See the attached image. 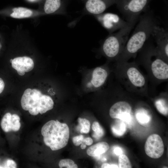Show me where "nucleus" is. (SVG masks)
Listing matches in <instances>:
<instances>
[{"label": "nucleus", "mask_w": 168, "mask_h": 168, "mask_svg": "<svg viewBox=\"0 0 168 168\" xmlns=\"http://www.w3.org/2000/svg\"><path fill=\"white\" fill-rule=\"evenodd\" d=\"M43 94L37 89L28 88L25 90L21 99V105L22 109L29 111L33 115L39 113L40 99Z\"/></svg>", "instance_id": "8"}, {"label": "nucleus", "mask_w": 168, "mask_h": 168, "mask_svg": "<svg viewBox=\"0 0 168 168\" xmlns=\"http://www.w3.org/2000/svg\"><path fill=\"white\" fill-rule=\"evenodd\" d=\"M78 122L81 126L80 133H88L90 129V122L86 119L78 118Z\"/></svg>", "instance_id": "24"}, {"label": "nucleus", "mask_w": 168, "mask_h": 168, "mask_svg": "<svg viewBox=\"0 0 168 168\" xmlns=\"http://www.w3.org/2000/svg\"><path fill=\"white\" fill-rule=\"evenodd\" d=\"M60 168H77L78 166L72 160L66 159L61 160L58 164Z\"/></svg>", "instance_id": "26"}, {"label": "nucleus", "mask_w": 168, "mask_h": 168, "mask_svg": "<svg viewBox=\"0 0 168 168\" xmlns=\"http://www.w3.org/2000/svg\"><path fill=\"white\" fill-rule=\"evenodd\" d=\"M151 0H116L119 12L128 22L139 19L141 14L147 10Z\"/></svg>", "instance_id": "6"}, {"label": "nucleus", "mask_w": 168, "mask_h": 168, "mask_svg": "<svg viewBox=\"0 0 168 168\" xmlns=\"http://www.w3.org/2000/svg\"><path fill=\"white\" fill-rule=\"evenodd\" d=\"M134 116L139 123L144 126L148 125L152 119L150 111L148 109L142 106L138 107L137 108Z\"/></svg>", "instance_id": "16"}, {"label": "nucleus", "mask_w": 168, "mask_h": 168, "mask_svg": "<svg viewBox=\"0 0 168 168\" xmlns=\"http://www.w3.org/2000/svg\"><path fill=\"white\" fill-rule=\"evenodd\" d=\"M84 136L82 135L74 137L72 138V142L76 146H79L83 142Z\"/></svg>", "instance_id": "27"}, {"label": "nucleus", "mask_w": 168, "mask_h": 168, "mask_svg": "<svg viewBox=\"0 0 168 168\" xmlns=\"http://www.w3.org/2000/svg\"><path fill=\"white\" fill-rule=\"evenodd\" d=\"M140 50L139 62L147 70L151 80L156 83L167 81L168 60L159 54L155 46L151 44L147 45L145 43Z\"/></svg>", "instance_id": "3"}, {"label": "nucleus", "mask_w": 168, "mask_h": 168, "mask_svg": "<svg viewBox=\"0 0 168 168\" xmlns=\"http://www.w3.org/2000/svg\"><path fill=\"white\" fill-rule=\"evenodd\" d=\"M109 113L111 118L121 120L128 127L131 126L133 112L132 105L128 102L124 100L117 101L110 107Z\"/></svg>", "instance_id": "7"}, {"label": "nucleus", "mask_w": 168, "mask_h": 168, "mask_svg": "<svg viewBox=\"0 0 168 168\" xmlns=\"http://www.w3.org/2000/svg\"><path fill=\"white\" fill-rule=\"evenodd\" d=\"M154 105L160 113L164 115H168V107L166 99L163 97H160L155 100Z\"/></svg>", "instance_id": "21"}, {"label": "nucleus", "mask_w": 168, "mask_h": 168, "mask_svg": "<svg viewBox=\"0 0 168 168\" xmlns=\"http://www.w3.org/2000/svg\"><path fill=\"white\" fill-rule=\"evenodd\" d=\"M12 67L17 71L19 75L23 76L25 72H30L34 67V63L30 58L24 56L18 57L12 60Z\"/></svg>", "instance_id": "13"}, {"label": "nucleus", "mask_w": 168, "mask_h": 168, "mask_svg": "<svg viewBox=\"0 0 168 168\" xmlns=\"http://www.w3.org/2000/svg\"><path fill=\"white\" fill-rule=\"evenodd\" d=\"M61 0H46L44 10L46 14H52L58 11L61 7Z\"/></svg>", "instance_id": "19"}, {"label": "nucleus", "mask_w": 168, "mask_h": 168, "mask_svg": "<svg viewBox=\"0 0 168 168\" xmlns=\"http://www.w3.org/2000/svg\"><path fill=\"white\" fill-rule=\"evenodd\" d=\"M86 147V145L84 142H82L81 144V148L82 149H84Z\"/></svg>", "instance_id": "33"}, {"label": "nucleus", "mask_w": 168, "mask_h": 168, "mask_svg": "<svg viewBox=\"0 0 168 168\" xmlns=\"http://www.w3.org/2000/svg\"><path fill=\"white\" fill-rule=\"evenodd\" d=\"M94 16L110 34L120 30L128 23L124 21L117 15L113 13H103Z\"/></svg>", "instance_id": "9"}, {"label": "nucleus", "mask_w": 168, "mask_h": 168, "mask_svg": "<svg viewBox=\"0 0 168 168\" xmlns=\"http://www.w3.org/2000/svg\"><path fill=\"white\" fill-rule=\"evenodd\" d=\"M12 60H13V59H11V60H10V62H11V63H12Z\"/></svg>", "instance_id": "34"}, {"label": "nucleus", "mask_w": 168, "mask_h": 168, "mask_svg": "<svg viewBox=\"0 0 168 168\" xmlns=\"http://www.w3.org/2000/svg\"><path fill=\"white\" fill-rule=\"evenodd\" d=\"M109 148L107 143L105 142H98L89 147L87 150V154L92 157H97L105 153Z\"/></svg>", "instance_id": "17"}, {"label": "nucleus", "mask_w": 168, "mask_h": 168, "mask_svg": "<svg viewBox=\"0 0 168 168\" xmlns=\"http://www.w3.org/2000/svg\"><path fill=\"white\" fill-rule=\"evenodd\" d=\"M164 145L161 137L158 135L153 134L147 138L145 145V150L149 157L154 159L161 157L164 152Z\"/></svg>", "instance_id": "11"}, {"label": "nucleus", "mask_w": 168, "mask_h": 168, "mask_svg": "<svg viewBox=\"0 0 168 168\" xmlns=\"http://www.w3.org/2000/svg\"><path fill=\"white\" fill-rule=\"evenodd\" d=\"M114 152L115 155L118 156L122 154L123 153L122 149L120 147L118 146L114 148Z\"/></svg>", "instance_id": "29"}, {"label": "nucleus", "mask_w": 168, "mask_h": 168, "mask_svg": "<svg viewBox=\"0 0 168 168\" xmlns=\"http://www.w3.org/2000/svg\"><path fill=\"white\" fill-rule=\"evenodd\" d=\"M82 142H84L86 145L89 146L92 144L93 141L91 138L90 137H87L84 138Z\"/></svg>", "instance_id": "31"}, {"label": "nucleus", "mask_w": 168, "mask_h": 168, "mask_svg": "<svg viewBox=\"0 0 168 168\" xmlns=\"http://www.w3.org/2000/svg\"><path fill=\"white\" fill-rule=\"evenodd\" d=\"M54 102L49 96L43 95L41 96L39 107V113L42 114L52 110L54 107Z\"/></svg>", "instance_id": "18"}, {"label": "nucleus", "mask_w": 168, "mask_h": 168, "mask_svg": "<svg viewBox=\"0 0 168 168\" xmlns=\"http://www.w3.org/2000/svg\"><path fill=\"white\" fill-rule=\"evenodd\" d=\"M102 168H119V166L115 164L110 165L108 163H105L103 164L101 166Z\"/></svg>", "instance_id": "30"}, {"label": "nucleus", "mask_w": 168, "mask_h": 168, "mask_svg": "<svg viewBox=\"0 0 168 168\" xmlns=\"http://www.w3.org/2000/svg\"><path fill=\"white\" fill-rule=\"evenodd\" d=\"M138 19L128 22L117 32L110 34L105 38L101 46L105 56L111 59H118L125 47L130 33Z\"/></svg>", "instance_id": "5"}, {"label": "nucleus", "mask_w": 168, "mask_h": 168, "mask_svg": "<svg viewBox=\"0 0 168 168\" xmlns=\"http://www.w3.org/2000/svg\"><path fill=\"white\" fill-rule=\"evenodd\" d=\"M151 35L156 43V49L159 54L166 59L168 58V33L166 29L156 25Z\"/></svg>", "instance_id": "10"}, {"label": "nucleus", "mask_w": 168, "mask_h": 168, "mask_svg": "<svg viewBox=\"0 0 168 168\" xmlns=\"http://www.w3.org/2000/svg\"><path fill=\"white\" fill-rule=\"evenodd\" d=\"M91 127L94 131V133L92 135L93 137L98 139L103 136L104 134V131L98 122L97 121L94 122Z\"/></svg>", "instance_id": "23"}, {"label": "nucleus", "mask_w": 168, "mask_h": 168, "mask_svg": "<svg viewBox=\"0 0 168 168\" xmlns=\"http://www.w3.org/2000/svg\"><path fill=\"white\" fill-rule=\"evenodd\" d=\"M118 81L127 90L139 94L148 92V79L135 62H117Z\"/></svg>", "instance_id": "2"}, {"label": "nucleus", "mask_w": 168, "mask_h": 168, "mask_svg": "<svg viewBox=\"0 0 168 168\" xmlns=\"http://www.w3.org/2000/svg\"><path fill=\"white\" fill-rule=\"evenodd\" d=\"M0 47H1V45H0Z\"/></svg>", "instance_id": "35"}, {"label": "nucleus", "mask_w": 168, "mask_h": 168, "mask_svg": "<svg viewBox=\"0 0 168 168\" xmlns=\"http://www.w3.org/2000/svg\"><path fill=\"white\" fill-rule=\"evenodd\" d=\"M108 76V72L105 68L96 67L92 72L91 82L92 86L96 88H100L104 84Z\"/></svg>", "instance_id": "14"}, {"label": "nucleus", "mask_w": 168, "mask_h": 168, "mask_svg": "<svg viewBox=\"0 0 168 168\" xmlns=\"http://www.w3.org/2000/svg\"><path fill=\"white\" fill-rule=\"evenodd\" d=\"M139 22L132 35L128 39L117 62H128L135 57L149 39L154 27L159 22L152 11L146 10L139 18Z\"/></svg>", "instance_id": "1"}, {"label": "nucleus", "mask_w": 168, "mask_h": 168, "mask_svg": "<svg viewBox=\"0 0 168 168\" xmlns=\"http://www.w3.org/2000/svg\"><path fill=\"white\" fill-rule=\"evenodd\" d=\"M11 116L12 114L10 113H7L4 115L1 121V127L5 132L12 131H17L20 128V120L12 118Z\"/></svg>", "instance_id": "15"}, {"label": "nucleus", "mask_w": 168, "mask_h": 168, "mask_svg": "<svg viewBox=\"0 0 168 168\" xmlns=\"http://www.w3.org/2000/svg\"><path fill=\"white\" fill-rule=\"evenodd\" d=\"M119 165L120 168H131L132 167L128 157L123 154L119 156Z\"/></svg>", "instance_id": "25"}, {"label": "nucleus", "mask_w": 168, "mask_h": 168, "mask_svg": "<svg viewBox=\"0 0 168 168\" xmlns=\"http://www.w3.org/2000/svg\"><path fill=\"white\" fill-rule=\"evenodd\" d=\"M117 121L111 127L113 134L117 136L123 135L126 131V125L125 123L121 120Z\"/></svg>", "instance_id": "22"}, {"label": "nucleus", "mask_w": 168, "mask_h": 168, "mask_svg": "<svg viewBox=\"0 0 168 168\" xmlns=\"http://www.w3.org/2000/svg\"><path fill=\"white\" fill-rule=\"evenodd\" d=\"M5 87V83L2 78H0V94L3 91Z\"/></svg>", "instance_id": "32"}, {"label": "nucleus", "mask_w": 168, "mask_h": 168, "mask_svg": "<svg viewBox=\"0 0 168 168\" xmlns=\"http://www.w3.org/2000/svg\"><path fill=\"white\" fill-rule=\"evenodd\" d=\"M17 166L16 163L13 160L8 159L5 162L4 168H16Z\"/></svg>", "instance_id": "28"}, {"label": "nucleus", "mask_w": 168, "mask_h": 168, "mask_svg": "<svg viewBox=\"0 0 168 168\" xmlns=\"http://www.w3.org/2000/svg\"><path fill=\"white\" fill-rule=\"evenodd\" d=\"M116 0H86L85 14L94 16L103 13L110 6L115 4Z\"/></svg>", "instance_id": "12"}, {"label": "nucleus", "mask_w": 168, "mask_h": 168, "mask_svg": "<svg viewBox=\"0 0 168 168\" xmlns=\"http://www.w3.org/2000/svg\"><path fill=\"white\" fill-rule=\"evenodd\" d=\"M41 133L45 144L52 151L63 148L67 144L69 137L68 125L57 120H51L42 127Z\"/></svg>", "instance_id": "4"}, {"label": "nucleus", "mask_w": 168, "mask_h": 168, "mask_svg": "<svg viewBox=\"0 0 168 168\" xmlns=\"http://www.w3.org/2000/svg\"><path fill=\"white\" fill-rule=\"evenodd\" d=\"M13 12L11 16L16 18H21L29 17L33 13L32 11L30 9L23 7H15L12 9Z\"/></svg>", "instance_id": "20"}]
</instances>
